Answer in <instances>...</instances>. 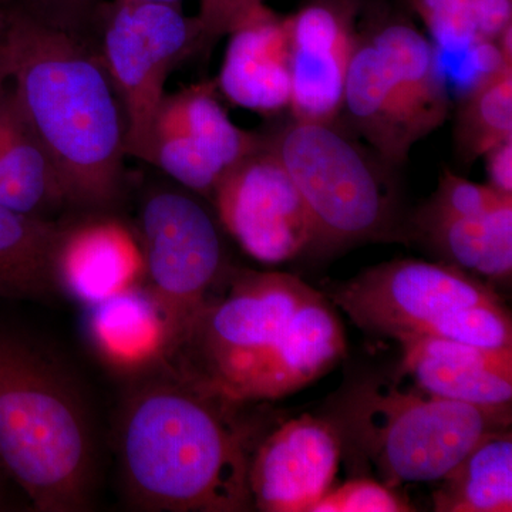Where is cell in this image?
Listing matches in <instances>:
<instances>
[{
    "mask_svg": "<svg viewBox=\"0 0 512 512\" xmlns=\"http://www.w3.org/2000/svg\"><path fill=\"white\" fill-rule=\"evenodd\" d=\"M59 291L86 306L138 285L144 276L140 239L106 212L62 225L55 254Z\"/></svg>",
    "mask_w": 512,
    "mask_h": 512,
    "instance_id": "14",
    "label": "cell"
},
{
    "mask_svg": "<svg viewBox=\"0 0 512 512\" xmlns=\"http://www.w3.org/2000/svg\"><path fill=\"white\" fill-rule=\"evenodd\" d=\"M6 39L10 82L70 208L110 211L124 187L126 123L99 53L26 8H10Z\"/></svg>",
    "mask_w": 512,
    "mask_h": 512,
    "instance_id": "1",
    "label": "cell"
},
{
    "mask_svg": "<svg viewBox=\"0 0 512 512\" xmlns=\"http://www.w3.org/2000/svg\"><path fill=\"white\" fill-rule=\"evenodd\" d=\"M264 5V0H201L197 20L200 49H208L220 37L228 36Z\"/></svg>",
    "mask_w": 512,
    "mask_h": 512,
    "instance_id": "29",
    "label": "cell"
},
{
    "mask_svg": "<svg viewBox=\"0 0 512 512\" xmlns=\"http://www.w3.org/2000/svg\"><path fill=\"white\" fill-rule=\"evenodd\" d=\"M417 224L451 265L494 281L512 274V201L477 214L421 210Z\"/></svg>",
    "mask_w": 512,
    "mask_h": 512,
    "instance_id": "21",
    "label": "cell"
},
{
    "mask_svg": "<svg viewBox=\"0 0 512 512\" xmlns=\"http://www.w3.org/2000/svg\"><path fill=\"white\" fill-rule=\"evenodd\" d=\"M151 2H163V3H171V5H180L181 0H151Z\"/></svg>",
    "mask_w": 512,
    "mask_h": 512,
    "instance_id": "33",
    "label": "cell"
},
{
    "mask_svg": "<svg viewBox=\"0 0 512 512\" xmlns=\"http://www.w3.org/2000/svg\"><path fill=\"white\" fill-rule=\"evenodd\" d=\"M33 2H35V0H33Z\"/></svg>",
    "mask_w": 512,
    "mask_h": 512,
    "instance_id": "35",
    "label": "cell"
},
{
    "mask_svg": "<svg viewBox=\"0 0 512 512\" xmlns=\"http://www.w3.org/2000/svg\"><path fill=\"white\" fill-rule=\"evenodd\" d=\"M367 36L403 84L429 134L443 126L451 100L433 42L402 18L382 20Z\"/></svg>",
    "mask_w": 512,
    "mask_h": 512,
    "instance_id": "23",
    "label": "cell"
},
{
    "mask_svg": "<svg viewBox=\"0 0 512 512\" xmlns=\"http://www.w3.org/2000/svg\"><path fill=\"white\" fill-rule=\"evenodd\" d=\"M333 424L380 480L396 487L443 480L478 441L510 429L511 412L510 406H473L377 380L352 390Z\"/></svg>",
    "mask_w": 512,
    "mask_h": 512,
    "instance_id": "5",
    "label": "cell"
},
{
    "mask_svg": "<svg viewBox=\"0 0 512 512\" xmlns=\"http://www.w3.org/2000/svg\"><path fill=\"white\" fill-rule=\"evenodd\" d=\"M217 86L235 106L271 116L291 103L288 16L262 5L229 33Z\"/></svg>",
    "mask_w": 512,
    "mask_h": 512,
    "instance_id": "16",
    "label": "cell"
},
{
    "mask_svg": "<svg viewBox=\"0 0 512 512\" xmlns=\"http://www.w3.org/2000/svg\"><path fill=\"white\" fill-rule=\"evenodd\" d=\"M222 227L262 264H281L311 248V218L268 140L232 167L212 192Z\"/></svg>",
    "mask_w": 512,
    "mask_h": 512,
    "instance_id": "10",
    "label": "cell"
},
{
    "mask_svg": "<svg viewBox=\"0 0 512 512\" xmlns=\"http://www.w3.org/2000/svg\"><path fill=\"white\" fill-rule=\"evenodd\" d=\"M433 45L463 52L497 45L512 26V0H410Z\"/></svg>",
    "mask_w": 512,
    "mask_h": 512,
    "instance_id": "26",
    "label": "cell"
},
{
    "mask_svg": "<svg viewBox=\"0 0 512 512\" xmlns=\"http://www.w3.org/2000/svg\"><path fill=\"white\" fill-rule=\"evenodd\" d=\"M400 345L403 373L419 392L473 406H511L512 350L439 338L407 339Z\"/></svg>",
    "mask_w": 512,
    "mask_h": 512,
    "instance_id": "17",
    "label": "cell"
},
{
    "mask_svg": "<svg viewBox=\"0 0 512 512\" xmlns=\"http://www.w3.org/2000/svg\"><path fill=\"white\" fill-rule=\"evenodd\" d=\"M87 309L94 348L114 369L150 370L167 360L170 345L164 318L147 289L131 286Z\"/></svg>",
    "mask_w": 512,
    "mask_h": 512,
    "instance_id": "20",
    "label": "cell"
},
{
    "mask_svg": "<svg viewBox=\"0 0 512 512\" xmlns=\"http://www.w3.org/2000/svg\"><path fill=\"white\" fill-rule=\"evenodd\" d=\"M62 225L0 205V299L37 301L59 291L55 254Z\"/></svg>",
    "mask_w": 512,
    "mask_h": 512,
    "instance_id": "22",
    "label": "cell"
},
{
    "mask_svg": "<svg viewBox=\"0 0 512 512\" xmlns=\"http://www.w3.org/2000/svg\"><path fill=\"white\" fill-rule=\"evenodd\" d=\"M406 511H413L412 505L393 491V487L370 478H357L338 488H330L311 510V512Z\"/></svg>",
    "mask_w": 512,
    "mask_h": 512,
    "instance_id": "27",
    "label": "cell"
},
{
    "mask_svg": "<svg viewBox=\"0 0 512 512\" xmlns=\"http://www.w3.org/2000/svg\"><path fill=\"white\" fill-rule=\"evenodd\" d=\"M3 474H5V471L0 467V495H2Z\"/></svg>",
    "mask_w": 512,
    "mask_h": 512,
    "instance_id": "34",
    "label": "cell"
},
{
    "mask_svg": "<svg viewBox=\"0 0 512 512\" xmlns=\"http://www.w3.org/2000/svg\"><path fill=\"white\" fill-rule=\"evenodd\" d=\"M224 279L165 365L202 392L242 404L312 288L282 272L225 271Z\"/></svg>",
    "mask_w": 512,
    "mask_h": 512,
    "instance_id": "6",
    "label": "cell"
},
{
    "mask_svg": "<svg viewBox=\"0 0 512 512\" xmlns=\"http://www.w3.org/2000/svg\"><path fill=\"white\" fill-rule=\"evenodd\" d=\"M134 387L121 412V478L141 510L241 512L252 504V453L231 407L165 365Z\"/></svg>",
    "mask_w": 512,
    "mask_h": 512,
    "instance_id": "2",
    "label": "cell"
},
{
    "mask_svg": "<svg viewBox=\"0 0 512 512\" xmlns=\"http://www.w3.org/2000/svg\"><path fill=\"white\" fill-rule=\"evenodd\" d=\"M357 328L402 343L439 338L512 350L510 312L497 293L454 265L399 259L366 269L329 293Z\"/></svg>",
    "mask_w": 512,
    "mask_h": 512,
    "instance_id": "4",
    "label": "cell"
},
{
    "mask_svg": "<svg viewBox=\"0 0 512 512\" xmlns=\"http://www.w3.org/2000/svg\"><path fill=\"white\" fill-rule=\"evenodd\" d=\"M0 205L47 220L70 208L55 165L26 119L12 82L0 92Z\"/></svg>",
    "mask_w": 512,
    "mask_h": 512,
    "instance_id": "19",
    "label": "cell"
},
{
    "mask_svg": "<svg viewBox=\"0 0 512 512\" xmlns=\"http://www.w3.org/2000/svg\"><path fill=\"white\" fill-rule=\"evenodd\" d=\"M343 110L387 167L406 163L414 144L429 136L403 84L367 35L357 37Z\"/></svg>",
    "mask_w": 512,
    "mask_h": 512,
    "instance_id": "15",
    "label": "cell"
},
{
    "mask_svg": "<svg viewBox=\"0 0 512 512\" xmlns=\"http://www.w3.org/2000/svg\"><path fill=\"white\" fill-rule=\"evenodd\" d=\"M508 201H512V195L503 194L490 184L473 183L456 174L444 173L424 210L439 214H477L494 210Z\"/></svg>",
    "mask_w": 512,
    "mask_h": 512,
    "instance_id": "28",
    "label": "cell"
},
{
    "mask_svg": "<svg viewBox=\"0 0 512 512\" xmlns=\"http://www.w3.org/2000/svg\"><path fill=\"white\" fill-rule=\"evenodd\" d=\"M356 13L353 0H311L288 16L293 120L330 124L342 113Z\"/></svg>",
    "mask_w": 512,
    "mask_h": 512,
    "instance_id": "13",
    "label": "cell"
},
{
    "mask_svg": "<svg viewBox=\"0 0 512 512\" xmlns=\"http://www.w3.org/2000/svg\"><path fill=\"white\" fill-rule=\"evenodd\" d=\"M0 467L40 512L92 507L93 421L72 375L45 350L0 329Z\"/></svg>",
    "mask_w": 512,
    "mask_h": 512,
    "instance_id": "3",
    "label": "cell"
},
{
    "mask_svg": "<svg viewBox=\"0 0 512 512\" xmlns=\"http://www.w3.org/2000/svg\"><path fill=\"white\" fill-rule=\"evenodd\" d=\"M434 491L439 512L512 511V434L494 431L471 448Z\"/></svg>",
    "mask_w": 512,
    "mask_h": 512,
    "instance_id": "24",
    "label": "cell"
},
{
    "mask_svg": "<svg viewBox=\"0 0 512 512\" xmlns=\"http://www.w3.org/2000/svg\"><path fill=\"white\" fill-rule=\"evenodd\" d=\"M490 185L503 194L512 195V140L491 148L484 156Z\"/></svg>",
    "mask_w": 512,
    "mask_h": 512,
    "instance_id": "30",
    "label": "cell"
},
{
    "mask_svg": "<svg viewBox=\"0 0 512 512\" xmlns=\"http://www.w3.org/2000/svg\"><path fill=\"white\" fill-rule=\"evenodd\" d=\"M346 352L345 332L332 305L311 289L249 392L248 402L298 392L328 373Z\"/></svg>",
    "mask_w": 512,
    "mask_h": 512,
    "instance_id": "18",
    "label": "cell"
},
{
    "mask_svg": "<svg viewBox=\"0 0 512 512\" xmlns=\"http://www.w3.org/2000/svg\"><path fill=\"white\" fill-rule=\"evenodd\" d=\"M497 47L500 60L477 77L458 109L457 151L466 164L512 140V26L498 37Z\"/></svg>",
    "mask_w": 512,
    "mask_h": 512,
    "instance_id": "25",
    "label": "cell"
},
{
    "mask_svg": "<svg viewBox=\"0 0 512 512\" xmlns=\"http://www.w3.org/2000/svg\"><path fill=\"white\" fill-rule=\"evenodd\" d=\"M10 18V8H5V6H0V36L6 32L9 25Z\"/></svg>",
    "mask_w": 512,
    "mask_h": 512,
    "instance_id": "32",
    "label": "cell"
},
{
    "mask_svg": "<svg viewBox=\"0 0 512 512\" xmlns=\"http://www.w3.org/2000/svg\"><path fill=\"white\" fill-rule=\"evenodd\" d=\"M268 141L305 202L311 248L393 238L396 204L382 167L335 123L293 120Z\"/></svg>",
    "mask_w": 512,
    "mask_h": 512,
    "instance_id": "7",
    "label": "cell"
},
{
    "mask_svg": "<svg viewBox=\"0 0 512 512\" xmlns=\"http://www.w3.org/2000/svg\"><path fill=\"white\" fill-rule=\"evenodd\" d=\"M94 15L100 23L97 53L124 114L127 156L150 164L165 82L178 62L200 49V25L181 5L151 0H113Z\"/></svg>",
    "mask_w": 512,
    "mask_h": 512,
    "instance_id": "8",
    "label": "cell"
},
{
    "mask_svg": "<svg viewBox=\"0 0 512 512\" xmlns=\"http://www.w3.org/2000/svg\"><path fill=\"white\" fill-rule=\"evenodd\" d=\"M138 239L147 291L163 315L170 356L227 271L220 227L187 188H156L141 205Z\"/></svg>",
    "mask_w": 512,
    "mask_h": 512,
    "instance_id": "9",
    "label": "cell"
},
{
    "mask_svg": "<svg viewBox=\"0 0 512 512\" xmlns=\"http://www.w3.org/2000/svg\"><path fill=\"white\" fill-rule=\"evenodd\" d=\"M10 79H12V53H10L5 32L0 36V92L5 89Z\"/></svg>",
    "mask_w": 512,
    "mask_h": 512,
    "instance_id": "31",
    "label": "cell"
},
{
    "mask_svg": "<svg viewBox=\"0 0 512 512\" xmlns=\"http://www.w3.org/2000/svg\"><path fill=\"white\" fill-rule=\"evenodd\" d=\"M217 92V83L204 82L165 94L151 141L150 164L205 197L265 140L232 123Z\"/></svg>",
    "mask_w": 512,
    "mask_h": 512,
    "instance_id": "11",
    "label": "cell"
},
{
    "mask_svg": "<svg viewBox=\"0 0 512 512\" xmlns=\"http://www.w3.org/2000/svg\"><path fill=\"white\" fill-rule=\"evenodd\" d=\"M342 437L335 424L303 414L272 431L252 453V504L265 512H311L338 474Z\"/></svg>",
    "mask_w": 512,
    "mask_h": 512,
    "instance_id": "12",
    "label": "cell"
}]
</instances>
